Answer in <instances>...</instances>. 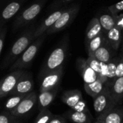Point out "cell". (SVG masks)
Returning <instances> with one entry per match:
<instances>
[{"label": "cell", "instance_id": "obj_24", "mask_svg": "<svg viewBox=\"0 0 123 123\" xmlns=\"http://www.w3.org/2000/svg\"><path fill=\"white\" fill-rule=\"evenodd\" d=\"M105 86L99 80H97L91 83H84V90L88 95L93 99L100 94L104 90Z\"/></svg>", "mask_w": 123, "mask_h": 123}, {"label": "cell", "instance_id": "obj_4", "mask_svg": "<svg viewBox=\"0 0 123 123\" xmlns=\"http://www.w3.org/2000/svg\"><path fill=\"white\" fill-rule=\"evenodd\" d=\"M46 1L47 0H37L22 11L14 21L13 30L16 31L32 22L41 12Z\"/></svg>", "mask_w": 123, "mask_h": 123}, {"label": "cell", "instance_id": "obj_22", "mask_svg": "<svg viewBox=\"0 0 123 123\" xmlns=\"http://www.w3.org/2000/svg\"><path fill=\"white\" fill-rule=\"evenodd\" d=\"M82 99V94L79 90L77 89L66 91L63 92V94L61 96L62 101L68 107H69L71 109Z\"/></svg>", "mask_w": 123, "mask_h": 123}, {"label": "cell", "instance_id": "obj_23", "mask_svg": "<svg viewBox=\"0 0 123 123\" xmlns=\"http://www.w3.org/2000/svg\"><path fill=\"white\" fill-rule=\"evenodd\" d=\"M106 34L103 32L102 33L99 34L97 37L92 39L88 43L86 44L88 56L93 54L98 49H99L105 43H106Z\"/></svg>", "mask_w": 123, "mask_h": 123}, {"label": "cell", "instance_id": "obj_40", "mask_svg": "<svg viewBox=\"0 0 123 123\" xmlns=\"http://www.w3.org/2000/svg\"></svg>", "mask_w": 123, "mask_h": 123}, {"label": "cell", "instance_id": "obj_27", "mask_svg": "<svg viewBox=\"0 0 123 123\" xmlns=\"http://www.w3.org/2000/svg\"><path fill=\"white\" fill-rule=\"evenodd\" d=\"M26 95H14L11 96L10 98L7 99L6 103L4 104V108L6 111H12L15 107H17L21 101L25 98Z\"/></svg>", "mask_w": 123, "mask_h": 123}, {"label": "cell", "instance_id": "obj_15", "mask_svg": "<svg viewBox=\"0 0 123 123\" xmlns=\"http://www.w3.org/2000/svg\"><path fill=\"white\" fill-rule=\"evenodd\" d=\"M88 65L97 73L98 80L106 86L107 83V64L102 63L92 57H88L86 59Z\"/></svg>", "mask_w": 123, "mask_h": 123}, {"label": "cell", "instance_id": "obj_17", "mask_svg": "<svg viewBox=\"0 0 123 123\" xmlns=\"http://www.w3.org/2000/svg\"><path fill=\"white\" fill-rule=\"evenodd\" d=\"M110 90V92L115 102L119 104L123 99V77L115 78L112 83L105 86Z\"/></svg>", "mask_w": 123, "mask_h": 123}, {"label": "cell", "instance_id": "obj_39", "mask_svg": "<svg viewBox=\"0 0 123 123\" xmlns=\"http://www.w3.org/2000/svg\"><path fill=\"white\" fill-rule=\"evenodd\" d=\"M94 123H99V121H97V120H96V121H95V122H94Z\"/></svg>", "mask_w": 123, "mask_h": 123}, {"label": "cell", "instance_id": "obj_34", "mask_svg": "<svg viewBox=\"0 0 123 123\" xmlns=\"http://www.w3.org/2000/svg\"><path fill=\"white\" fill-rule=\"evenodd\" d=\"M114 17L115 20V26L123 31V14H115Z\"/></svg>", "mask_w": 123, "mask_h": 123}, {"label": "cell", "instance_id": "obj_26", "mask_svg": "<svg viewBox=\"0 0 123 123\" xmlns=\"http://www.w3.org/2000/svg\"><path fill=\"white\" fill-rule=\"evenodd\" d=\"M119 60V56L114 57L110 62L107 63V83L106 84L108 85L112 83L115 79V74H116V69L117 65Z\"/></svg>", "mask_w": 123, "mask_h": 123}, {"label": "cell", "instance_id": "obj_8", "mask_svg": "<svg viewBox=\"0 0 123 123\" xmlns=\"http://www.w3.org/2000/svg\"><path fill=\"white\" fill-rule=\"evenodd\" d=\"M63 75V66L44 75L41 78L42 82L40 87V92H43L59 88Z\"/></svg>", "mask_w": 123, "mask_h": 123}, {"label": "cell", "instance_id": "obj_32", "mask_svg": "<svg viewBox=\"0 0 123 123\" xmlns=\"http://www.w3.org/2000/svg\"><path fill=\"white\" fill-rule=\"evenodd\" d=\"M115 78L123 77V54L119 56V60L117 65Z\"/></svg>", "mask_w": 123, "mask_h": 123}, {"label": "cell", "instance_id": "obj_6", "mask_svg": "<svg viewBox=\"0 0 123 123\" xmlns=\"http://www.w3.org/2000/svg\"><path fill=\"white\" fill-rule=\"evenodd\" d=\"M117 104L112 96L107 87H105L102 92L93 99V106L94 111L99 115L115 108Z\"/></svg>", "mask_w": 123, "mask_h": 123}, {"label": "cell", "instance_id": "obj_7", "mask_svg": "<svg viewBox=\"0 0 123 123\" xmlns=\"http://www.w3.org/2000/svg\"><path fill=\"white\" fill-rule=\"evenodd\" d=\"M23 72L22 70H16L0 80V99L11 95Z\"/></svg>", "mask_w": 123, "mask_h": 123}, {"label": "cell", "instance_id": "obj_3", "mask_svg": "<svg viewBox=\"0 0 123 123\" xmlns=\"http://www.w3.org/2000/svg\"><path fill=\"white\" fill-rule=\"evenodd\" d=\"M46 33L35 39L27 49L19 56V57L12 64L9 70L14 71L16 70H23L31 66L37 53L42 46L45 37Z\"/></svg>", "mask_w": 123, "mask_h": 123}, {"label": "cell", "instance_id": "obj_20", "mask_svg": "<svg viewBox=\"0 0 123 123\" xmlns=\"http://www.w3.org/2000/svg\"><path fill=\"white\" fill-rule=\"evenodd\" d=\"M59 88L46 91L43 92H40V94L37 96V103H38V109L39 110H43L45 109H48V107L51 104V103L55 99Z\"/></svg>", "mask_w": 123, "mask_h": 123}, {"label": "cell", "instance_id": "obj_41", "mask_svg": "<svg viewBox=\"0 0 123 123\" xmlns=\"http://www.w3.org/2000/svg\"></svg>", "mask_w": 123, "mask_h": 123}, {"label": "cell", "instance_id": "obj_25", "mask_svg": "<svg viewBox=\"0 0 123 123\" xmlns=\"http://www.w3.org/2000/svg\"><path fill=\"white\" fill-rule=\"evenodd\" d=\"M101 26L102 28L103 32L105 33H107L112 28L115 26V20L114 15L111 14H103L98 17Z\"/></svg>", "mask_w": 123, "mask_h": 123}, {"label": "cell", "instance_id": "obj_33", "mask_svg": "<svg viewBox=\"0 0 123 123\" xmlns=\"http://www.w3.org/2000/svg\"><path fill=\"white\" fill-rule=\"evenodd\" d=\"M73 0H55L52 4L50 6V9L53 10V9H55L56 8H58V7H61L62 5L65 4H67L70 1H71Z\"/></svg>", "mask_w": 123, "mask_h": 123}, {"label": "cell", "instance_id": "obj_19", "mask_svg": "<svg viewBox=\"0 0 123 123\" xmlns=\"http://www.w3.org/2000/svg\"><path fill=\"white\" fill-rule=\"evenodd\" d=\"M106 34V41L108 45L115 51L117 50L123 41V31L115 26Z\"/></svg>", "mask_w": 123, "mask_h": 123}, {"label": "cell", "instance_id": "obj_9", "mask_svg": "<svg viewBox=\"0 0 123 123\" xmlns=\"http://www.w3.org/2000/svg\"><path fill=\"white\" fill-rule=\"evenodd\" d=\"M37 101V95L35 91H32L27 94L21 101L19 105L14 109L10 111V113L15 117H20L29 113L35 107Z\"/></svg>", "mask_w": 123, "mask_h": 123}, {"label": "cell", "instance_id": "obj_11", "mask_svg": "<svg viewBox=\"0 0 123 123\" xmlns=\"http://www.w3.org/2000/svg\"><path fill=\"white\" fill-rule=\"evenodd\" d=\"M27 0H11L0 11V27L11 20L19 11L23 4Z\"/></svg>", "mask_w": 123, "mask_h": 123}, {"label": "cell", "instance_id": "obj_13", "mask_svg": "<svg viewBox=\"0 0 123 123\" xmlns=\"http://www.w3.org/2000/svg\"><path fill=\"white\" fill-rule=\"evenodd\" d=\"M76 64L77 70L80 73L84 83H91L98 79L97 73L88 65L86 59L78 58Z\"/></svg>", "mask_w": 123, "mask_h": 123}, {"label": "cell", "instance_id": "obj_28", "mask_svg": "<svg viewBox=\"0 0 123 123\" xmlns=\"http://www.w3.org/2000/svg\"><path fill=\"white\" fill-rule=\"evenodd\" d=\"M53 116L54 115L48 109L40 110L38 115L37 116L35 123H49Z\"/></svg>", "mask_w": 123, "mask_h": 123}, {"label": "cell", "instance_id": "obj_36", "mask_svg": "<svg viewBox=\"0 0 123 123\" xmlns=\"http://www.w3.org/2000/svg\"><path fill=\"white\" fill-rule=\"evenodd\" d=\"M6 34V28L4 27L0 33V55H1V51H2V49L4 46Z\"/></svg>", "mask_w": 123, "mask_h": 123}, {"label": "cell", "instance_id": "obj_12", "mask_svg": "<svg viewBox=\"0 0 123 123\" xmlns=\"http://www.w3.org/2000/svg\"><path fill=\"white\" fill-rule=\"evenodd\" d=\"M65 7H61L58 9L57 10L53 11L49 16H48L43 21V22L36 28V30L34 34V39L40 37L41 35L44 34L46 33V31L52 27L55 22L58 20V19L60 17L61 14L63 13Z\"/></svg>", "mask_w": 123, "mask_h": 123}, {"label": "cell", "instance_id": "obj_35", "mask_svg": "<svg viewBox=\"0 0 123 123\" xmlns=\"http://www.w3.org/2000/svg\"><path fill=\"white\" fill-rule=\"evenodd\" d=\"M49 123H67V119L63 115H54Z\"/></svg>", "mask_w": 123, "mask_h": 123}, {"label": "cell", "instance_id": "obj_14", "mask_svg": "<svg viewBox=\"0 0 123 123\" xmlns=\"http://www.w3.org/2000/svg\"><path fill=\"white\" fill-rule=\"evenodd\" d=\"M97 120L100 123H123V109L115 108L99 115Z\"/></svg>", "mask_w": 123, "mask_h": 123}, {"label": "cell", "instance_id": "obj_2", "mask_svg": "<svg viewBox=\"0 0 123 123\" xmlns=\"http://www.w3.org/2000/svg\"><path fill=\"white\" fill-rule=\"evenodd\" d=\"M37 27L35 25H32L17 39L9 50L4 62L2 65V69L6 68L9 65L12 64L19 57V56L27 49V48L32 43L34 39V34Z\"/></svg>", "mask_w": 123, "mask_h": 123}, {"label": "cell", "instance_id": "obj_10", "mask_svg": "<svg viewBox=\"0 0 123 123\" xmlns=\"http://www.w3.org/2000/svg\"><path fill=\"white\" fill-rule=\"evenodd\" d=\"M34 88V82L30 73L24 71L19 78L17 85L11 94L14 95H27L31 92Z\"/></svg>", "mask_w": 123, "mask_h": 123}, {"label": "cell", "instance_id": "obj_31", "mask_svg": "<svg viewBox=\"0 0 123 123\" xmlns=\"http://www.w3.org/2000/svg\"><path fill=\"white\" fill-rule=\"evenodd\" d=\"M108 9L110 12L111 14L112 15H115V14H118V13L121 11L123 10V0L117 2L113 5H111L108 7Z\"/></svg>", "mask_w": 123, "mask_h": 123}, {"label": "cell", "instance_id": "obj_37", "mask_svg": "<svg viewBox=\"0 0 123 123\" xmlns=\"http://www.w3.org/2000/svg\"><path fill=\"white\" fill-rule=\"evenodd\" d=\"M13 123H23L22 121H20V120H16L15 122H14Z\"/></svg>", "mask_w": 123, "mask_h": 123}, {"label": "cell", "instance_id": "obj_5", "mask_svg": "<svg viewBox=\"0 0 123 123\" xmlns=\"http://www.w3.org/2000/svg\"><path fill=\"white\" fill-rule=\"evenodd\" d=\"M79 9L80 5L79 4H72L65 7L60 17L55 22V24L46 31V34L49 35L55 33L68 27L76 17Z\"/></svg>", "mask_w": 123, "mask_h": 123}, {"label": "cell", "instance_id": "obj_38", "mask_svg": "<svg viewBox=\"0 0 123 123\" xmlns=\"http://www.w3.org/2000/svg\"><path fill=\"white\" fill-rule=\"evenodd\" d=\"M3 28H4V27H0V33H1V30H2Z\"/></svg>", "mask_w": 123, "mask_h": 123}, {"label": "cell", "instance_id": "obj_18", "mask_svg": "<svg viewBox=\"0 0 123 123\" xmlns=\"http://www.w3.org/2000/svg\"><path fill=\"white\" fill-rule=\"evenodd\" d=\"M103 33L102 28L97 17H93L89 22L86 29L85 43H88L92 39Z\"/></svg>", "mask_w": 123, "mask_h": 123}, {"label": "cell", "instance_id": "obj_30", "mask_svg": "<svg viewBox=\"0 0 123 123\" xmlns=\"http://www.w3.org/2000/svg\"><path fill=\"white\" fill-rule=\"evenodd\" d=\"M71 109L76 111V112H86V113H90L89 109H88L86 102L84 101V99L81 100L79 103H77L74 107H72Z\"/></svg>", "mask_w": 123, "mask_h": 123}, {"label": "cell", "instance_id": "obj_29", "mask_svg": "<svg viewBox=\"0 0 123 123\" xmlns=\"http://www.w3.org/2000/svg\"><path fill=\"white\" fill-rule=\"evenodd\" d=\"M16 120H17V118L14 117L9 111L0 113V123H13Z\"/></svg>", "mask_w": 123, "mask_h": 123}, {"label": "cell", "instance_id": "obj_42", "mask_svg": "<svg viewBox=\"0 0 123 123\" xmlns=\"http://www.w3.org/2000/svg\"></svg>", "mask_w": 123, "mask_h": 123}, {"label": "cell", "instance_id": "obj_16", "mask_svg": "<svg viewBox=\"0 0 123 123\" xmlns=\"http://www.w3.org/2000/svg\"><path fill=\"white\" fill-rule=\"evenodd\" d=\"M115 50L112 49L107 43H105L99 49L88 57H92L102 63H108L115 57Z\"/></svg>", "mask_w": 123, "mask_h": 123}, {"label": "cell", "instance_id": "obj_21", "mask_svg": "<svg viewBox=\"0 0 123 123\" xmlns=\"http://www.w3.org/2000/svg\"><path fill=\"white\" fill-rule=\"evenodd\" d=\"M63 116L74 123H91L93 119L91 113L76 112L72 109L68 110Z\"/></svg>", "mask_w": 123, "mask_h": 123}, {"label": "cell", "instance_id": "obj_1", "mask_svg": "<svg viewBox=\"0 0 123 123\" xmlns=\"http://www.w3.org/2000/svg\"><path fill=\"white\" fill-rule=\"evenodd\" d=\"M68 36L66 35L61 40L59 43L52 51L40 70V78L46 74L56 70L63 66V62L66 59L68 49Z\"/></svg>", "mask_w": 123, "mask_h": 123}]
</instances>
